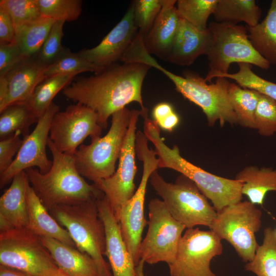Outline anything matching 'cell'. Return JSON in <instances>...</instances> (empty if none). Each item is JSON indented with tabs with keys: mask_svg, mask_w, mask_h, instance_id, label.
Returning <instances> with one entry per match:
<instances>
[{
	"mask_svg": "<svg viewBox=\"0 0 276 276\" xmlns=\"http://www.w3.org/2000/svg\"><path fill=\"white\" fill-rule=\"evenodd\" d=\"M114 63L88 77H80L62 90L67 99L90 108L98 123L106 128L108 120L132 102L144 106L142 88L149 66L140 63Z\"/></svg>",
	"mask_w": 276,
	"mask_h": 276,
	"instance_id": "1",
	"label": "cell"
},
{
	"mask_svg": "<svg viewBox=\"0 0 276 276\" xmlns=\"http://www.w3.org/2000/svg\"><path fill=\"white\" fill-rule=\"evenodd\" d=\"M47 145L53 156L50 170L44 174L34 168L25 171L31 187L49 211L58 205L76 204L104 196L79 174L73 155L60 152L49 137Z\"/></svg>",
	"mask_w": 276,
	"mask_h": 276,
	"instance_id": "2",
	"label": "cell"
},
{
	"mask_svg": "<svg viewBox=\"0 0 276 276\" xmlns=\"http://www.w3.org/2000/svg\"><path fill=\"white\" fill-rule=\"evenodd\" d=\"M144 133L154 147L158 168H169L191 179L210 200L218 212L226 206L242 200L243 182L211 173L191 163L181 156L176 145L168 147L160 136V128L148 116L143 117Z\"/></svg>",
	"mask_w": 276,
	"mask_h": 276,
	"instance_id": "3",
	"label": "cell"
},
{
	"mask_svg": "<svg viewBox=\"0 0 276 276\" xmlns=\"http://www.w3.org/2000/svg\"><path fill=\"white\" fill-rule=\"evenodd\" d=\"M97 199L58 205L49 212L66 229L76 248L94 260L100 275L112 276L109 264L104 258L106 247V231L99 215Z\"/></svg>",
	"mask_w": 276,
	"mask_h": 276,
	"instance_id": "4",
	"label": "cell"
},
{
	"mask_svg": "<svg viewBox=\"0 0 276 276\" xmlns=\"http://www.w3.org/2000/svg\"><path fill=\"white\" fill-rule=\"evenodd\" d=\"M143 63L164 73L184 98L199 106L204 113L209 126L219 122L221 127L228 123L238 124L236 113L228 97L230 84L228 79L217 77L215 83L208 84L199 74L187 72L185 76L177 75L165 68L150 54L143 58Z\"/></svg>",
	"mask_w": 276,
	"mask_h": 276,
	"instance_id": "5",
	"label": "cell"
},
{
	"mask_svg": "<svg viewBox=\"0 0 276 276\" xmlns=\"http://www.w3.org/2000/svg\"><path fill=\"white\" fill-rule=\"evenodd\" d=\"M133 111L124 107L114 112L106 134L91 139L88 145H81L73 155L79 174L95 185L115 172Z\"/></svg>",
	"mask_w": 276,
	"mask_h": 276,
	"instance_id": "6",
	"label": "cell"
},
{
	"mask_svg": "<svg viewBox=\"0 0 276 276\" xmlns=\"http://www.w3.org/2000/svg\"><path fill=\"white\" fill-rule=\"evenodd\" d=\"M149 181L172 216L186 228L197 225L210 228L217 212L191 179L180 174L174 183L168 182L155 170Z\"/></svg>",
	"mask_w": 276,
	"mask_h": 276,
	"instance_id": "7",
	"label": "cell"
},
{
	"mask_svg": "<svg viewBox=\"0 0 276 276\" xmlns=\"http://www.w3.org/2000/svg\"><path fill=\"white\" fill-rule=\"evenodd\" d=\"M211 40L206 55L210 70L204 79L211 82L217 74H226L232 63H246L267 70L270 63L254 49L243 25L211 21Z\"/></svg>",
	"mask_w": 276,
	"mask_h": 276,
	"instance_id": "8",
	"label": "cell"
},
{
	"mask_svg": "<svg viewBox=\"0 0 276 276\" xmlns=\"http://www.w3.org/2000/svg\"><path fill=\"white\" fill-rule=\"evenodd\" d=\"M210 229L234 248L242 261H251L259 244L255 234L262 225V211L249 201H239L217 212Z\"/></svg>",
	"mask_w": 276,
	"mask_h": 276,
	"instance_id": "9",
	"label": "cell"
},
{
	"mask_svg": "<svg viewBox=\"0 0 276 276\" xmlns=\"http://www.w3.org/2000/svg\"><path fill=\"white\" fill-rule=\"evenodd\" d=\"M144 133L136 134L135 151L143 162V173L137 189L132 197L121 208L117 217L121 233L136 266L140 261L139 250L142 236L147 224L144 217V202L148 182L151 174L158 169V159L155 152L148 145Z\"/></svg>",
	"mask_w": 276,
	"mask_h": 276,
	"instance_id": "10",
	"label": "cell"
},
{
	"mask_svg": "<svg viewBox=\"0 0 276 276\" xmlns=\"http://www.w3.org/2000/svg\"><path fill=\"white\" fill-rule=\"evenodd\" d=\"M0 264L32 276L58 268L41 237L28 228L0 233Z\"/></svg>",
	"mask_w": 276,
	"mask_h": 276,
	"instance_id": "11",
	"label": "cell"
},
{
	"mask_svg": "<svg viewBox=\"0 0 276 276\" xmlns=\"http://www.w3.org/2000/svg\"><path fill=\"white\" fill-rule=\"evenodd\" d=\"M148 228L139 250L140 260L149 264L174 260L186 227L176 220L164 202L152 199L148 204Z\"/></svg>",
	"mask_w": 276,
	"mask_h": 276,
	"instance_id": "12",
	"label": "cell"
},
{
	"mask_svg": "<svg viewBox=\"0 0 276 276\" xmlns=\"http://www.w3.org/2000/svg\"><path fill=\"white\" fill-rule=\"evenodd\" d=\"M221 240L212 231L187 229L180 240L174 261L169 265L171 276H216L211 260L222 254Z\"/></svg>",
	"mask_w": 276,
	"mask_h": 276,
	"instance_id": "13",
	"label": "cell"
},
{
	"mask_svg": "<svg viewBox=\"0 0 276 276\" xmlns=\"http://www.w3.org/2000/svg\"><path fill=\"white\" fill-rule=\"evenodd\" d=\"M103 128L94 110L80 103L57 112L52 121L49 138L61 152L74 155L88 136H101Z\"/></svg>",
	"mask_w": 276,
	"mask_h": 276,
	"instance_id": "14",
	"label": "cell"
},
{
	"mask_svg": "<svg viewBox=\"0 0 276 276\" xmlns=\"http://www.w3.org/2000/svg\"><path fill=\"white\" fill-rule=\"evenodd\" d=\"M141 110L133 114L119 159L117 170L110 177L95 185L107 198L117 218L122 206L134 195L135 165L136 129Z\"/></svg>",
	"mask_w": 276,
	"mask_h": 276,
	"instance_id": "15",
	"label": "cell"
},
{
	"mask_svg": "<svg viewBox=\"0 0 276 276\" xmlns=\"http://www.w3.org/2000/svg\"><path fill=\"white\" fill-rule=\"evenodd\" d=\"M59 111V106L52 102L32 132L22 138V144L12 163L0 174L1 189L12 181L16 175L29 168L36 167L42 174L50 170L52 161L48 158L46 147L52 121Z\"/></svg>",
	"mask_w": 276,
	"mask_h": 276,
	"instance_id": "16",
	"label": "cell"
},
{
	"mask_svg": "<svg viewBox=\"0 0 276 276\" xmlns=\"http://www.w3.org/2000/svg\"><path fill=\"white\" fill-rule=\"evenodd\" d=\"M138 33L132 2L122 19L98 45L78 53L95 65L105 68L121 61Z\"/></svg>",
	"mask_w": 276,
	"mask_h": 276,
	"instance_id": "17",
	"label": "cell"
},
{
	"mask_svg": "<svg viewBox=\"0 0 276 276\" xmlns=\"http://www.w3.org/2000/svg\"><path fill=\"white\" fill-rule=\"evenodd\" d=\"M97 203L105 228V256L108 259L112 276H136L133 258L123 239L119 221L107 198L104 195L97 199Z\"/></svg>",
	"mask_w": 276,
	"mask_h": 276,
	"instance_id": "18",
	"label": "cell"
},
{
	"mask_svg": "<svg viewBox=\"0 0 276 276\" xmlns=\"http://www.w3.org/2000/svg\"><path fill=\"white\" fill-rule=\"evenodd\" d=\"M49 66L40 62L37 56L28 58L1 76L6 81L7 90L4 99L0 102V112L10 105L26 102L45 79Z\"/></svg>",
	"mask_w": 276,
	"mask_h": 276,
	"instance_id": "19",
	"label": "cell"
},
{
	"mask_svg": "<svg viewBox=\"0 0 276 276\" xmlns=\"http://www.w3.org/2000/svg\"><path fill=\"white\" fill-rule=\"evenodd\" d=\"M211 40V33L208 27L199 30L180 17L167 60L179 65H190L200 56L207 55Z\"/></svg>",
	"mask_w": 276,
	"mask_h": 276,
	"instance_id": "20",
	"label": "cell"
},
{
	"mask_svg": "<svg viewBox=\"0 0 276 276\" xmlns=\"http://www.w3.org/2000/svg\"><path fill=\"white\" fill-rule=\"evenodd\" d=\"M29 179L26 171L16 175L10 186L0 197V232L27 228L29 224L26 188Z\"/></svg>",
	"mask_w": 276,
	"mask_h": 276,
	"instance_id": "21",
	"label": "cell"
},
{
	"mask_svg": "<svg viewBox=\"0 0 276 276\" xmlns=\"http://www.w3.org/2000/svg\"><path fill=\"white\" fill-rule=\"evenodd\" d=\"M177 1L163 0L162 7L144 44L150 54L167 60L178 29L180 16L175 4Z\"/></svg>",
	"mask_w": 276,
	"mask_h": 276,
	"instance_id": "22",
	"label": "cell"
},
{
	"mask_svg": "<svg viewBox=\"0 0 276 276\" xmlns=\"http://www.w3.org/2000/svg\"><path fill=\"white\" fill-rule=\"evenodd\" d=\"M41 239L57 267L67 275L101 276L96 263L88 254L52 238Z\"/></svg>",
	"mask_w": 276,
	"mask_h": 276,
	"instance_id": "23",
	"label": "cell"
},
{
	"mask_svg": "<svg viewBox=\"0 0 276 276\" xmlns=\"http://www.w3.org/2000/svg\"><path fill=\"white\" fill-rule=\"evenodd\" d=\"M28 214V228L41 237L57 240L76 247L69 233L51 215L42 203L29 181L26 188Z\"/></svg>",
	"mask_w": 276,
	"mask_h": 276,
	"instance_id": "24",
	"label": "cell"
},
{
	"mask_svg": "<svg viewBox=\"0 0 276 276\" xmlns=\"http://www.w3.org/2000/svg\"><path fill=\"white\" fill-rule=\"evenodd\" d=\"M235 179L243 182L242 195L255 205H262L268 192H276V169L248 166L240 171Z\"/></svg>",
	"mask_w": 276,
	"mask_h": 276,
	"instance_id": "25",
	"label": "cell"
},
{
	"mask_svg": "<svg viewBox=\"0 0 276 276\" xmlns=\"http://www.w3.org/2000/svg\"><path fill=\"white\" fill-rule=\"evenodd\" d=\"M248 38L256 51L269 63L276 65V0L271 1L261 22L247 28Z\"/></svg>",
	"mask_w": 276,
	"mask_h": 276,
	"instance_id": "26",
	"label": "cell"
},
{
	"mask_svg": "<svg viewBox=\"0 0 276 276\" xmlns=\"http://www.w3.org/2000/svg\"><path fill=\"white\" fill-rule=\"evenodd\" d=\"M74 74H58L48 77L35 88L24 104L38 121L45 112L56 95L68 85Z\"/></svg>",
	"mask_w": 276,
	"mask_h": 276,
	"instance_id": "27",
	"label": "cell"
},
{
	"mask_svg": "<svg viewBox=\"0 0 276 276\" xmlns=\"http://www.w3.org/2000/svg\"><path fill=\"white\" fill-rule=\"evenodd\" d=\"M213 15L217 22L237 25L243 21L252 28L259 23L262 11L255 0H218Z\"/></svg>",
	"mask_w": 276,
	"mask_h": 276,
	"instance_id": "28",
	"label": "cell"
},
{
	"mask_svg": "<svg viewBox=\"0 0 276 276\" xmlns=\"http://www.w3.org/2000/svg\"><path fill=\"white\" fill-rule=\"evenodd\" d=\"M55 21L42 15L15 29V41L26 58L37 56Z\"/></svg>",
	"mask_w": 276,
	"mask_h": 276,
	"instance_id": "29",
	"label": "cell"
},
{
	"mask_svg": "<svg viewBox=\"0 0 276 276\" xmlns=\"http://www.w3.org/2000/svg\"><path fill=\"white\" fill-rule=\"evenodd\" d=\"M262 244L259 245L253 259L244 266L245 270L257 276H276V230L266 227Z\"/></svg>",
	"mask_w": 276,
	"mask_h": 276,
	"instance_id": "30",
	"label": "cell"
},
{
	"mask_svg": "<svg viewBox=\"0 0 276 276\" xmlns=\"http://www.w3.org/2000/svg\"><path fill=\"white\" fill-rule=\"evenodd\" d=\"M228 94L238 124L243 127L256 129L255 112L259 93L231 83Z\"/></svg>",
	"mask_w": 276,
	"mask_h": 276,
	"instance_id": "31",
	"label": "cell"
},
{
	"mask_svg": "<svg viewBox=\"0 0 276 276\" xmlns=\"http://www.w3.org/2000/svg\"><path fill=\"white\" fill-rule=\"evenodd\" d=\"M0 113L1 140L17 131H20L24 138L30 134V127L38 122L24 103L10 105Z\"/></svg>",
	"mask_w": 276,
	"mask_h": 276,
	"instance_id": "32",
	"label": "cell"
},
{
	"mask_svg": "<svg viewBox=\"0 0 276 276\" xmlns=\"http://www.w3.org/2000/svg\"><path fill=\"white\" fill-rule=\"evenodd\" d=\"M239 70L234 74H217L212 79L217 77H225L234 80L242 88L254 90L276 101V83L265 80L251 70V64L246 63H238Z\"/></svg>",
	"mask_w": 276,
	"mask_h": 276,
	"instance_id": "33",
	"label": "cell"
},
{
	"mask_svg": "<svg viewBox=\"0 0 276 276\" xmlns=\"http://www.w3.org/2000/svg\"><path fill=\"white\" fill-rule=\"evenodd\" d=\"M218 0H178L176 8L180 18L199 30L208 28L209 16L213 14Z\"/></svg>",
	"mask_w": 276,
	"mask_h": 276,
	"instance_id": "34",
	"label": "cell"
},
{
	"mask_svg": "<svg viewBox=\"0 0 276 276\" xmlns=\"http://www.w3.org/2000/svg\"><path fill=\"white\" fill-rule=\"evenodd\" d=\"M105 68L98 67L84 58L78 53H74L65 49L63 53L47 70L45 78L58 74H74L91 72L95 74L102 71Z\"/></svg>",
	"mask_w": 276,
	"mask_h": 276,
	"instance_id": "35",
	"label": "cell"
},
{
	"mask_svg": "<svg viewBox=\"0 0 276 276\" xmlns=\"http://www.w3.org/2000/svg\"><path fill=\"white\" fill-rule=\"evenodd\" d=\"M41 15L55 21L76 20L82 12L81 0H38Z\"/></svg>",
	"mask_w": 276,
	"mask_h": 276,
	"instance_id": "36",
	"label": "cell"
},
{
	"mask_svg": "<svg viewBox=\"0 0 276 276\" xmlns=\"http://www.w3.org/2000/svg\"><path fill=\"white\" fill-rule=\"evenodd\" d=\"M0 6L8 12L15 29L42 16L38 0H1Z\"/></svg>",
	"mask_w": 276,
	"mask_h": 276,
	"instance_id": "37",
	"label": "cell"
},
{
	"mask_svg": "<svg viewBox=\"0 0 276 276\" xmlns=\"http://www.w3.org/2000/svg\"><path fill=\"white\" fill-rule=\"evenodd\" d=\"M255 126L262 136H270L276 133V101L260 93L255 112Z\"/></svg>",
	"mask_w": 276,
	"mask_h": 276,
	"instance_id": "38",
	"label": "cell"
},
{
	"mask_svg": "<svg viewBox=\"0 0 276 276\" xmlns=\"http://www.w3.org/2000/svg\"><path fill=\"white\" fill-rule=\"evenodd\" d=\"M65 21H55L50 33L42 46L37 59L42 64L50 66L54 63L65 51V49L62 45V39Z\"/></svg>",
	"mask_w": 276,
	"mask_h": 276,
	"instance_id": "39",
	"label": "cell"
},
{
	"mask_svg": "<svg viewBox=\"0 0 276 276\" xmlns=\"http://www.w3.org/2000/svg\"><path fill=\"white\" fill-rule=\"evenodd\" d=\"M133 4L135 22L144 38L160 11L163 0H136L133 1Z\"/></svg>",
	"mask_w": 276,
	"mask_h": 276,
	"instance_id": "40",
	"label": "cell"
},
{
	"mask_svg": "<svg viewBox=\"0 0 276 276\" xmlns=\"http://www.w3.org/2000/svg\"><path fill=\"white\" fill-rule=\"evenodd\" d=\"M21 133L17 131L11 136L0 140V174L11 165L23 143Z\"/></svg>",
	"mask_w": 276,
	"mask_h": 276,
	"instance_id": "41",
	"label": "cell"
},
{
	"mask_svg": "<svg viewBox=\"0 0 276 276\" xmlns=\"http://www.w3.org/2000/svg\"><path fill=\"white\" fill-rule=\"evenodd\" d=\"M16 42L0 44V77L27 59Z\"/></svg>",
	"mask_w": 276,
	"mask_h": 276,
	"instance_id": "42",
	"label": "cell"
},
{
	"mask_svg": "<svg viewBox=\"0 0 276 276\" xmlns=\"http://www.w3.org/2000/svg\"><path fill=\"white\" fill-rule=\"evenodd\" d=\"M16 41L15 29L8 12L0 6V44Z\"/></svg>",
	"mask_w": 276,
	"mask_h": 276,
	"instance_id": "43",
	"label": "cell"
},
{
	"mask_svg": "<svg viewBox=\"0 0 276 276\" xmlns=\"http://www.w3.org/2000/svg\"><path fill=\"white\" fill-rule=\"evenodd\" d=\"M174 110L171 104L162 102L154 106L152 110V117L157 125L169 117Z\"/></svg>",
	"mask_w": 276,
	"mask_h": 276,
	"instance_id": "44",
	"label": "cell"
},
{
	"mask_svg": "<svg viewBox=\"0 0 276 276\" xmlns=\"http://www.w3.org/2000/svg\"><path fill=\"white\" fill-rule=\"evenodd\" d=\"M0 276H32L23 271L0 265Z\"/></svg>",
	"mask_w": 276,
	"mask_h": 276,
	"instance_id": "45",
	"label": "cell"
},
{
	"mask_svg": "<svg viewBox=\"0 0 276 276\" xmlns=\"http://www.w3.org/2000/svg\"><path fill=\"white\" fill-rule=\"evenodd\" d=\"M144 263L145 262L143 260H140L137 265L135 266V270L136 276H145L144 273Z\"/></svg>",
	"mask_w": 276,
	"mask_h": 276,
	"instance_id": "46",
	"label": "cell"
},
{
	"mask_svg": "<svg viewBox=\"0 0 276 276\" xmlns=\"http://www.w3.org/2000/svg\"><path fill=\"white\" fill-rule=\"evenodd\" d=\"M42 276H68L58 268L53 270Z\"/></svg>",
	"mask_w": 276,
	"mask_h": 276,
	"instance_id": "47",
	"label": "cell"
},
{
	"mask_svg": "<svg viewBox=\"0 0 276 276\" xmlns=\"http://www.w3.org/2000/svg\"><path fill=\"white\" fill-rule=\"evenodd\" d=\"M275 228V230H276V228Z\"/></svg>",
	"mask_w": 276,
	"mask_h": 276,
	"instance_id": "48",
	"label": "cell"
}]
</instances>
